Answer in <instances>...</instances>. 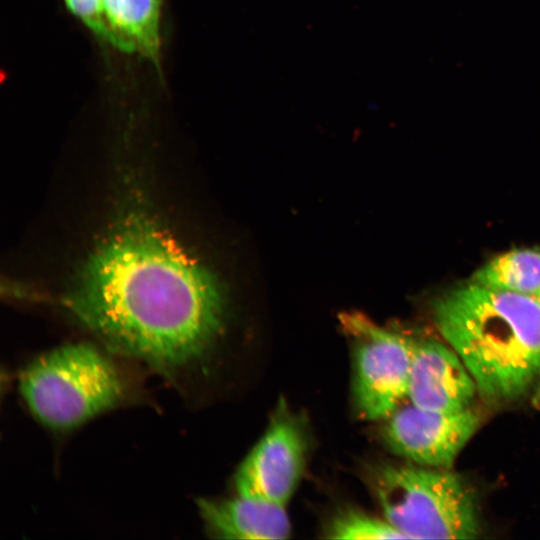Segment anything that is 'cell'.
Here are the masks:
<instances>
[{
  "label": "cell",
  "instance_id": "cell-1",
  "mask_svg": "<svg viewBox=\"0 0 540 540\" xmlns=\"http://www.w3.org/2000/svg\"><path fill=\"white\" fill-rule=\"evenodd\" d=\"M66 305L112 347L160 369L200 358L224 316L215 277L139 218L89 258Z\"/></svg>",
  "mask_w": 540,
  "mask_h": 540
},
{
  "label": "cell",
  "instance_id": "cell-2",
  "mask_svg": "<svg viewBox=\"0 0 540 540\" xmlns=\"http://www.w3.org/2000/svg\"><path fill=\"white\" fill-rule=\"evenodd\" d=\"M441 335L487 402L540 398V301L475 281L434 303Z\"/></svg>",
  "mask_w": 540,
  "mask_h": 540
},
{
  "label": "cell",
  "instance_id": "cell-3",
  "mask_svg": "<svg viewBox=\"0 0 540 540\" xmlns=\"http://www.w3.org/2000/svg\"><path fill=\"white\" fill-rule=\"evenodd\" d=\"M384 518L407 539H472L480 532L476 499L457 474L383 464L369 474Z\"/></svg>",
  "mask_w": 540,
  "mask_h": 540
},
{
  "label": "cell",
  "instance_id": "cell-4",
  "mask_svg": "<svg viewBox=\"0 0 540 540\" xmlns=\"http://www.w3.org/2000/svg\"><path fill=\"white\" fill-rule=\"evenodd\" d=\"M21 394L32 413L55 429L75 427L111 408L124 384L113 363L88 344L54 349L22 372Z\"/></svg>",
  "mask_w": 540,
  "mask_h": 540
},
{
  "label": "cell",
  "instance_id": "cell-5",
  "mask_svg": "<svg viewBox=\"0 0 540 540\" xmlns=\"http://www.w3.org/2000/svg\"><path fill=\"white\" fill-rule=\"evenodd\" d=\"M353 347V395L366 420H385L408 395L415 342L360 314L342 317Z\"/></svg>",
  "mask_w": 540,
  "mask_h": 540
},
{
  "label": "cell",
  "instance_id": "cell-6",
  "mask_svg": "<svg viewBox=\"0 0 540 540\" xmlns=\"http://www.w3.org/2000/svg\"><path fill=\"white\" fill-rule=\"evenodd\" d=\"M305 455L304 432L282 403L236 472L237 494L286 506L302 477Z\"/></svg>",
  "mask_w": 540,
  "mask_h": 540
},
{
  "label": "cell",
  "instance_id": "cell-7",
  "mask_svg": "<svg viewBox=\"0 0 540 540\" xmlns=\"http://www.w3.org/2000/svg\"><path fill=\"white\" fill-rule=\"evenodd\" d=\"M384 421L382 437L392 452L420 465L447 468L477 430L480 418L470 408L438 412L410 403Z\"/></svg>",
  "mask_w": 540,
  "mask_h": 540
},
{
  "label": "cell",
  "instance_id": "cell-8",
  "mask_svg": "<svg viewBox=\"0 0 540 540\" xmlns=\"http://www.w3.org/2000/svg\"><path fill=\"white\" fill-rule=\"evenodd\" d=\"M476 391L474 379L454 350L436 341L415 343L410 403L430 411L458 412L469 408Z\"/></svg>",
  "mask_w": 540,
  "mask_h": 540
},
{
  "label": "cell",
  "instance_id": "cell-9",
  "mask_svg": "<svg viewBox=\"0 0 540 540\" xmlns=\"http://www.w3.org/2000/svg\"><path fill=\"white\" fill-rule=\"evenodd\" d=\"M207 524L227 539H286L291 531L286 506L237 494L226 500H200Z\"/></svg>",
  "mask_w": 540,
  "mask_h": 540
},
{
  "label": "cell",
  "instance_id": "cell-10",
  "mask_svg": "<svg viewBox=\"0 0 540 540\" xmlns=\"http://www.w3.org/2000/svg\"><path fill=\"white\" fill-rule=\"evenodd\" d=\"M164 0H102L106 22L118 49L136 52L159 69L161 62V14Z\"/></svg>",
  "mask_w": 540,
  "mask_h": 540
},
{
  "label": "cell",
  "instance_id": "cell-11",
  "mask_svg": "<svg viewBox=\"0 0 540 540\" xmlns=\"http://www.w3.org/2000/svg\"><path fill=\"white\" fill-rule=\"evenodd\" d=\"M472 281L531 297H540V248L513 249L488 261Z\"/></svg>",
  "mask_w": 540,
  "mask_h": 540
},
{
  "label": "cell",
  "instance_id": "cell-12",
  "mask_svg": "<svg viewBox=\"0 0 540 540\" xmlns=\"http://www.w3.org/2000/svg\"><path fill=\"white\" fill-rule=\"evenodd\" d=\"M327 533L333 539H407L385 518L356 509H345L335 515Z\"/></svg>",
  "mask_w": 540,
  "mask_h": 540
},
{
  "label": "cell",
  "instance_id": "cell-13",
  "mask_svg": "<svg viewBox=\"0 0 540 540\" xmlns=\"http://www.w3.org/2000/svg\"><path fill=\"white\" fill-rule=\"evenodd\" d=\"M67 9L98 39L118 49V42L104 17L102 0H64Z\"/></svg>",
  "mask_w": 540,
  "mask_h": 540
},
{
  "label": "cell",
  "instance_id": "cell-14",
  "mask_svg": "<svg viewBox=\"0 0 540 540\" xmlns=\"http://www.w3.org/2000/svg\"><path fill=\"white\" fill-rule=\"evenodd\" d=\"M537 299H538V300L540 301V297H539V298H537Z\"/></svg>",
  "mask_w": 540,
  "mask_h": 540
}]
</instances>
